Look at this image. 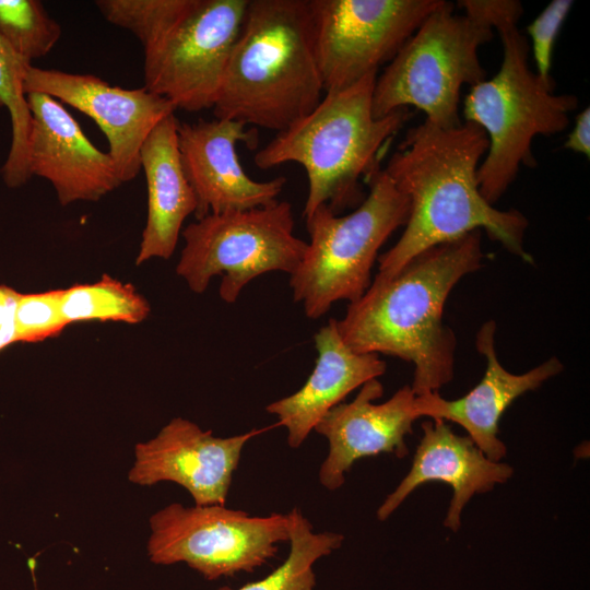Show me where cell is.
<instances>
[{
  "label": "cell",
  "mask_w": 590,
  "mask_h": 590,
  "mask_svg": "<svg viewBox=\"0 0 590 590\" xmlns=\"http://www.w3.org/2000/svg\"><path fill=\"white\" fill-rule=\"evenodd\" d=\"M24 92L47 94L93 119L108 141V154L121 182L139 174L144 140L160 121L176 110L169 101L144 87L126 90L92 74L32 64L25 72Z\"/></svg>",
  "instance_id": "cell-12"
},
{
  "label": "cell",
  "mask_w": 590,
  "mask_h": 590,
  "mask_svg": "<svg viewBox=\"0 0 590 590\" xmlns=\"http://www.w3.org/2000/svg\"><path fill=\"white\" fill-rule=\"evenodd\" d=\"M564 148L576 153L590 156V109L585 108L576 117V122L573 130L569 132Z\"/></svg>",
  "instance_id": "cell-30"
},
{
  "label": "cell",
  "mask_w": 590,
  "mask_h": 590,
  "mask_svg": "<svg viewBox=\"0 0 590 590\" xmlns=\"http://www.w3.org/2000/svg\"><path fill=\"white\" fill-rule=\"evenodd\" d=\"M62 290L20 293L15 307V343H35L59 335L68 326L61 311Z\"/></svg>",
  "instance_id": "cell-26"
},
{
  "label": "cell",
  "mask_w": 590,
  "mask_h": 590,
  "mask_svg": "<svg viewBox=\"0 0 590 590\" xmlns=\"http://www.w3.org/2000/svg\"><path fill=\"white\" fill-rule=\"evenodd\" d=\"M198 0H98L102 15L111 24L133 33L152 48L166 37L196 7Z\"/></svg>",
  "instance_id": "cell-24"
},
{
  "label": "cell",
  "mask_w": 590,
  "mask_h": 590,
  "mask_svg": "<svg viewBox=\"0 0 590 590\" xmlns=\"http://www.w3.org/2000/svg\"><path fill=\"white\" fill-rule=\"evenodd\" d=\"M573 3L571 0L551 1L527 27L532 40L535 73L552 86H554L551 75L553 48Z\"/></svg>",
  "instance_id": "cell-27"
},
{
  "label": "cell",
  "mask_w": 590,
  "mask_h": 590,
  "mask_svg": "<svg viewBox=\"0 0 590 590\" xmlns=\"http://www.w3.org/2000/svg\"><path fill=\"white\" fill-rule=\"evenodd\" d=\"M248 0H198L160 43L144 50V88L190 113L212 109Z\"/></svg>",
  "instance_id": "cell-11"
},
{
  "label": "cell",
  "mask_w": 590,
  "mask_h": 590,
  "mask_svg": "<svg viewBox=\"0 0 590 590\" xmlns=\"http://www.w3.org/2000/svg\"><path fill=\"white\" fill-rule=\"evenodd\" d=\"M148 555L152 563H186L208 580L251 573L290 542L283 514L250 516L225 505L170 504L150 517Z\"/></svg>",
  "instance_id": "cell-9"
},
{
  "label": "cell",
  "mask_w": 590,
  "mask_h": 590,
  "mask_svg": "<svg viewBox=\"0 0 590 590\" xmlns=\"http://www.w3.org/2000/svg\"><path fill=\"white\" fill-rule=\"evenodd\" d=\"M286 201L249 210L208 214L182 231L185 246L176 266L188 287L203 293L221 275L220 296L235 303L253 279L272 271L290 275L302 261L307 241L294 235Z\"/></svg>",
  "instance_id": "cell-8"
},
{
  "label": "cell",
  "mask_w": 590,
  "mask_h": 590,
  "mask_svg": "<svg viewBox=\"0 0 590 590\" xmlns=\"http://www.w3.org/2000/svg\"><path fill=\"white\" fill-rule=\"evenodd\" d=\"M262 432L216 437L175 417L154 438L134 446L128 479L142 486L174 482L190 493L196 506L225 505L245 444Z\"/></svg>",
  "instance_id": "cell-14"
},
{
  "label": "cell",
  "mask_w": 590,
  "mask_h": 590,
  "mask_svg": "<svg viewBox=\"0 0 590 590\" xmlns=\"http://www.w3.org/2000/svg\"><path fill=\"white\" fill-rule=\"evenodd\" d=\"M243 122L215 118L178 123L181 165L197 200L196 219L227 211L249 210L278 201L286 178L258 181L243 168L237 143L253 149L258 133Z\"/></svg>",
  "instance_id": "cell-13"
},
{
  "label": "cell",
  "mask_w": 590,
  "mask_h": 590,
  "mask_svg": "<svg viewBox=\"0 0 590 590\" xmlns=\"http://www.w3.org/2000/svg\"><path fill=\"white\" fill-rule=\"evenodd\" d=\"M32 114L30 170L47 179L63 206L97 201L122 182L108 153L99 151L56 98L26 95Z\"/></svg>",
  "instance_id": "cell-16"
},
{
  "label": "cell",
  "mask_w": 590,
  "mask_h": 590,
  "mask_svg": "<svg viewBox=\"0 0 590 590\" xmlns=\"http://www.w3.org/2000/svg\"><path fill=\"white\" fill-rule=\"evenodd\" d=\"M495 331V321L487 320L476 334V349L486 358V369L474 388L455 400L429 392L416 396L415 402L420 417L460 425L488 459L500 462L507 455V447L498 437L502 415L517 398L560 374L564 366L554 356L523 374L506 370L496 355Z\"/></svg>",
  "instance_id": "cell-17"
},
{
  "label": "cell",
  "mask_w": 590,
  "mask_h": 590,
  "mask_svg": "<svg viewBox=\"0 0 590 590\" xmlns=\"http://www.w3.org/2000/svg\"><path fill=\"white\" fill-rule=\"evenodd\" d=\"M31 62L24 60L0 37V107L11 117L12 140L1 175L9 188L24 185L31 177L30 135L32 114L24 92V76Z\"/></svg>",
  "instance_id": "cell-22"
},
{
  "label": "cell",
  "mask_w": 590,
  "mask_h": 590,
  "mask_svg": "<svg viewBox=\"0 0 590 590\" xmlns=\"http://www.w3.org/2000/svg\"><path fill=\"white\" fill-rule=\"evenodd\" d=\"M488 148L482 128L461 122L440 128L427 120L411 128L385 172L409 199L410 212L399 240L378 257L380 278H390L421 252L483 228L492 239L527 263V217L502 211L481 194L480 160Z\"/></svg>",
  "instance_id": "cell-1"
},
{
  "label": "cell",
  "mask_w": 590,
  "mask_h": 590,
  "mask_svg": "<svg viewBox=\"0 0 590 590\" xmlns=\"http://www.w3.org/2000/svg\"><path fill=\"white\" fill-rule=\"evenodd\" d=\"M61 311L67 324L81 321L135 324L148 318L150 305L132 284L104 274L96 282L63 288Z\"/></svg>",
  "instance_id": "cell-23"
},
{
  "label": "cell",
  "mask_w": 590,
  "mask_h": 590,
  "mask_svg": "<svg viewBox=\"0 0 590 590\" xmlns=\"http://www.w3.org/2000/svg\"><path fill=\"white\" fill-rule=\"evenodd\" d=\"M384 387L378 379L365 382L355 399L332 408L315 426L329 442V452L319 470L320 483L330 491L340 488L344 474L358 459L390 453L403 458L409 450L405 436L420 418L416 396L410 386L399 389L382 403Z\"/></svg>",
  "instance_id": "cell-15"
},
{
  "label": "cell",
  "mask_w": 590,
  "mask_h": 590,
  "mask_svg": "<svg viewBox=\"0 0 590 590\" xmlns=\"http://www.w3.org/2000/svg\"><path fill=\"white\" fill-rule=\"evenodd\" d=\"M322 92L308 0H248L215 118L280 132L311 113Z\"/></svg>",
  "instance_id": "cell-3"
},
{
  "label": "cell",
  "mask_w": 590,
  "mask_h": 590,
  "mask_svg": "<svg viewBox=\"0 0 590 590\" xmlns=\"http://www.w3.org/2000/svg\"><path fill=\"white\" fill-rule=\"evenodd\" d=\"M493 36V30L453 13V4L442 0L377 75L374 116L413 106L437 127L459 126L461 87L486 79L477 50Z\"/></svg>",
  "instance_id": "cell-7"
},
{
  "label": "cell",
  "mask_w": 590,
  "mask_h": 590,
  "mask_svg": "<svg viewBox=\"0 0 590 590\" xmlns=\"http://www.w3.org/2000/svg\"><path fill=\"white\" fill-rule=\"evenodd\" d=\"M20 293L0 285V351L15 343V307Z\"/></svg>",
  "instance_id": "cell-29"
},
{
  "label": "cell",
  "mask_w": 590,
  "mask_h": 590,
  "mask_svg": "<svg viewBox=\"0 0 590 590\" xmlns=\"http://www.w3.org/2000/svg\"><path fill=\"white\" fill-rule=\"evenodd\" d=\"M366 182L369 192L353 212L339 215L322 204L305 217L309 241L290 285L310 319L366 292L379 249L408 221L409 199L385 169L377 167Z\"/></svg>",
  "instance_id": "cell-6"
},
{
  "label": "cell",
  "mask_w": 590,
  "mask_h": 590,
  "mask_svg": "<svg viewBox=\"0 0 590 590\" xmlns=\"http://www.w3.org/2000/svg\"><path fill=\"white\" fill-rule=\"evenodd\" d=\"M178 120L172 114L144 140L140 163L148 186V219L135 264L168 259L175 251L182 223L196 212L194 192L185 175L179 149Z\"/></svg>",
  "instance_id": "cell-20"
},
{
  "label": "cell",
  "mask_w": 590,
  "mask_h": 590,
  "mask_svg": "<svg viewBox=\"0 0 590 590\" xmlns=\"http://www.w3.org/2000/svg\"><path fill=\"white\" fill-rule=\"evenodd\" d=\"M290 553L287 558L264 578L236 590H315L317 560L338 550L344 536L337 532H315L311 523L294 507L288 514ZM217 590H233L223 587Z\"/></svg>",
  "instance_id": "cell-21"
},
{
  "label": "cell",
  "mask_w": 590,
  "mask_h": 590,
  "mask_svg": "<svg viewBox=\"0 0 590 590\" xmlns=\"http://www.w3.org/2000/svg\"><path fill=\"white\" fill-rule=\"evenodd\" d=\"M484 260L481 231L434 246L390 278L375 276L337 320L357 353L385 354L414 365L415 396L438 390L455 375L457 339L442 315L451 290Z\"/></svg>",
  "instance_id": "cell-2"
},
{
  "label": "cell",
  "mask_w": 590,
  "mask_h": 590,
  "mask_svg": "<svg viewBox=\"0 0 590 590\" xmlns=\"http://www.w3.org/2000/svg\"><path fill=\"white\" fill-rule=\"evenodd\" d=\"M376 79L377 73H370L346 88L326 93L311 113L256 153L260 169L285 163L304 167L308 178L304 217L322 204L339 214L362 203L361 179L379 167L380 151L411 117L409 108L374 116Z\"/></svg>",
  "instance_id": "cell-4"
},
{
  "label": "cell",
  "mask_w": 590,
  "mask_h": 590,
  "mask_svg": "<svg viewBox=\"0 0 590 590\" xmlns=\"http://www.w3.org/2000/svg\"><path fill=\"white\" fill-rule=\"evenodd\" d=\"M458 7L470 20L497 31L517 25L523 14V7L518 0H460Z\"/></svg>",
  "instance_id": "cell-28"
},
{
  "label": "cell",
  "mask_w": 590,
  "mask_h": 590,
  "mask_svg": "<svg viewBox=\"0 0 590 590\" xmlns=\"http://www.w3.org/2000/svg\"><path fill=\"white\" fill-rule=\"evenodd\" d=\"M318 353L316 365L304 386L276 400L267 411L279 417L287 429V444L298 448L317 423L345 397L386 371L378 354L357 353L342 340L337 319H330L314 337Z\"/></svg>",
  "instance_id": "cell-19"
},
{
  "label": "cell",
  "mask_w": 590,
  "mask_h": 590,
  "mask_svg": "<svg viewBox=\"0 0 590 590\" xmlns=\"http://www.w3.org/2000/svg\"><path fill=\"white\" fill-rule=\"evenodd\" d=\"M503 61L489 80L471 86L463 103L465 122L482 128L488 148L477 168L482 197L492 205L515 181L521 166L534 167L536 135L565 130L579 104L573 94H555L529 66L530 46L517 25L498 30Z\"/></svg>",
  "instance_id": "cell-5"
},
{
  "label": "cell",
  "mask_w": 590,
  "mask_h": 590,
  "mask_svg": "<svg viewBox=\"0 0 590 590\" xmlns=\"http://www.w3.org/2000/svg\"><path fill=\"white\" fill-rule=\"evenodd\" d=\"M422 430L410 471L380 505L377 518L380 521L388 519L424 483L444 482L453 493L444 526L457 532L469 500L475 494L487 493L495 485L507 482L514 469L488 459L468 435L456 434L442 420L423 422Z\"/></svg>",
  "instance_id": "cell-18"
},
{
  "label": "cell",
  "mask_w": 590,
  "mask_h": 590,
  "mask_svg": "<svg viewBox=\"0 0 590 590\" xmlns=\"http://www.w3.org/2000/svg\"><path fill=\"white\" fill-rule=\"evenodd\" d=\"M60 35L59 23L40 1L0 0V37L24 60L45 57Z\"/></svg>",
  "instance_id": "cell-25"
},
{
  "label": "cell",
  "mask_w": 590,
  "mask_h": 590,
  "mask_svg": "<svg viewBox=\"0 0 590 590\" xmlns=\"http://www.w3.org/2000/svg\"><path fill=\"white\" fill-rule=\"evenodd\" d=\"M441 2L308 0L323 91H340L377 73Z\"/></svg>",
  "instance_id": "cell-10"
}]
</instances>
